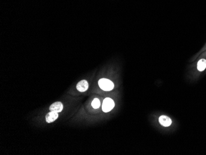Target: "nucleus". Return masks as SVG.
<instances>
[{"mask_svg": "<svg viewBox=\"0 0 206 155\" xmlns=\"http://www.w3.org/2000/svg\"><path fill=\"white\" fill-rule=\"evenodd\" d=\"M99 87L104 91H110L114 87V83L107 79H101L99 80Z\"/></svg>", "mask_w": 206, "mask_h": 155, "instance_id": "1", "label": "nucleus"}, {"mask_svg": "<svg viewBox=\"0 0 206 155\" xmlns=\"http://www.w3.org/2000/svg\"><path fill=\"white\" fill-rule=\"evenodd\" d=\"M115 106V103L113 100L110 98H105L102 105V109L104 113H108Z\"/></svg>", "mask_w": 206, "mask_h": 155, "instance_id": "2", "label": "nucleus"}, {"mask_svg": "<svg viewBox=\"0 0 206 155\" xmlns=\"http://www.w3.org/2000/svg\"><path fill=\"white\" fill-rule=\"evenodd\" d=\"M159 121L160 124L164 126V127H169L172 123V119L170 118L169 117H168L167 116L165 115H162L161 116H160L159 119Z\"/></svg>", "mask_w": 206, "mask_h": 155, "instance_id": "3", "label": "nucleus"}, {"mask_svg": "<svg viewBox=\"0 0 206 155\" xmlns=\"http://www.w3.org/2000/svg\"><path fill=\"white\" fill-rule=\"evenodd\" d=\"M59 113L56 112V111H51L50 113H48L46 115V121L48 123H51L55 121L58 118Z\"/></svg>", "mask_w": 206, "mask_h": 155, "instance_id": "4", "label": "nucleus"}, {"mask_svg": "<svg viewBox=\"0 0 206 155\" xmlns=\"http://www.w3.org/2000/svg\"><path fill=\"white\" fill-rule=\"evenodd\" d=\"M88 89V82L85 80H81L77 85V89L80 92H84Z\"/></svg>", "mask_w": 206, "mask_h": 155, "instance_id": "5", "label": "nucleus"}, {"mask_svg": "<svg viewBox=\"0 0 206 155\" xmlns=\"http://www.w3.org/2000/svg\"><path fill=\"white\" fill-rule=\"evenodd\" d=\"M62 109H63V104L59 101L54 103L49 107V110L51 111H56V112L58 113L61 112Z\"/></svg>", "mask_w": 206, "mask_h": 155, "instance_id": "6", "label": "nucleus"}, {"mask_svg": "<svg viewBox=\"0 0 206 155\" xmlns=\"http://www.w3.org/2000/svg\"><path fill=\"white\" fill-rule=\"evenodd\" d=\"M206 68V60L202 59L197 63V69L199 71H203Z\"/></svg>", "mask_w": 206, "mask_h": 155, "instance_id": "7", "label": "nucleus"}, {"mask_svg": "<svg viewBox=\"0 0 206 155\" xmlns=\"http://www.w3.org/2000/svg\"><path fill=\"white\" fill-rule=\"evenodd\" d=\"M91 105L93 108L98 109L99 108V106H100V101H99L98 98H95L92 101Z\"/></svg>", "mask_w": 206, "mask_h": 155, "instance_id": "8", "label": "nucleus"}]
</instances>
